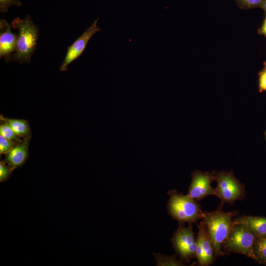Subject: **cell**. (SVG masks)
<instances>
[{"mask_svg":"<svg viewBox=\"0 0 266 266\" xmlns=\"http://www.w3.org/2000/svg\"><path fill=\"white\" fill-rule=\"evenodd\" d=\"M258 90L261 93L266 91V62L264 63L262 69L258 73Z\"/></svg>","mask_w":266,"mask_h":266,"instance_id":"d6986e66","label":"cell"},{"mask_svg":"<svg viewBox=\"0 0 266 266\" xmlns=\"http://www.w3.org/2000/svg\"><path fill=\"white\" fill-rule=\"evenodd\" d=\"M16 143L0 134V154H6Z\"/></svg>","mask_w":266,"mask_h":266,"instance_id":"ac0fdd59","label":"cell"},{"mask_svg":"<svg viewBox=\"0 0 266 266\" xmlns=\"http://www.w3.org/2000/svg\"><path fill=\"white\" fill-rule=\"evenodd\" d=\"M22 3L19 0H0V11L7 12L8 8L12 5L20 6Z\"/></svg>","mask_w":266,"mask_h":266,"instance_id":"ffe728a7","label":"cell"},{"mask_svg":"<svg viewBox=\"0 0 266 266\" xmlns=\"http://www.w3.org/2000/svg\"><path fill=\"white\" fill-rule=\"evenodd\" d=\"M265 139L266 140V131H265Z\"/></svg>","mask_w":266,"mask_h":266,"instance_id":"603a6c76","label":"cell"},{"mask_svg":"<svg viewBox=\"0 0 266 266\" xmlns=\"http://www.w3.org/2000/svg\"><path fill=\"white\" fill-rule=\"evenodd\" d=\"M256 237L255 235L245 226L233 225L222 245V250L226 253L240 254L254 260L253 245Z\"/></svg>","mask_w":266,"mask_h":266,"instance_id":"5b68a950","label":"cell"},{"mask_svg":"<svg viewBox=\"0 0 266 266\" xmlns=\"http://www.w3.org/2000/svg\"><path fill=\"white\" fill-rule=\"evenodd\" d=\"M199 232L197 240L200 242L204 255V266L212 265L215 259L214 252L209 236L202 224L200 222L197 224Z\"/></svg>","mask_w":266,"mask_h":266,"instance_id":"7c38bea8","label":"cell"},{"mask_svg":"<svg viewBox=\"0 0 266 266\" xmlns=\"http://www.w3.org/2000/svg\"><path fill=\"white\" fill-rule=\"evenodd\" d=\"M0 134L14 142H19L23 139L18 136L9 125L1 118H0Z\"/></svg>","mask_w":266,"mask_h":266,"instance_id":"9a60e30c","label":"cell"},{"mask_svg":"<svg viewBox=\"0 0 266 266\" xmlns=\"http://www.w3.org/2000/svg\"><path fill=\"white\" fill-rule=\"evenodd\" d=\"M11 26L18 30V33L16 49L11 56V61L29 63L36 46L38 28L28 15L23 19L15 18Z\"/></svg>","mask_w":266,"mask_h":266,"instance_id":"7a4b0ae2","label":"cell"},{"mask_svg":"<svg viewBox=\"0 0 266 266\" xmlns=\"http://www.w3.org/2000/svg\"><path fill=\"white\" fill-rule=\"evenodd\" d=\"M214 181L217 183L214 188L215 196L221 200L218 208H222L225 203L232 205L235 201L242 200L246 194L245 186L230 171H213Z\"/></svg>","mask_w":266,"mask_h":266,"instance_id":"277c9868","label":"cell"},{"mask_svg":"<svg viewBox=\"0 0 266 266\" xmlns=\"http://www.w3.org/2000/svg\"><path fill=\"white\" fill-rule=\"evenodd\" d=\"M238 214L236 210L224 212L219 208L213 211L202 212L200 222L210 239L215 259L225 255L222 245L233 226V217Z\"/></svg>","mask_w":266,"mask_h":266,"instance_id":"6da1fadb","label":"cell"},{"mask_svg":"<svg viewBox=\"0 0 266 266\" xmlns=\"http://www.w3.org/2000/svg\"><path fill=\"white\" fill-rule=\"evenodd\" d=\"M167 194L169 196L167 205L168 213L179 224H197V221L201 219L202 211L197 200L187 194L179 193L176 190H170Z\"/></svg>","mask_w":266,"mask_h":266,"instance_id":"3957f363","label":"cell"},{"mask_svg":"<svg viewBox=\"0 0 266 266\" xmlns=\"http://www.w3.org/2000/svg\"><path fill=\"white\" fill-rule=\"evenodd\" d=\"M191 176L187 194L189 196L198 201L208 196H215L214 188L211 186V183L214 181L213 172H203L195 169L191 173Z\"/></svg>","mask_w":266,"mask_h":266,"instance_id":"52a82bcc","label":"cell"},{"mask_svg":"<svg viewBox=\"0 0 266 266\" xmlns=\"http://www.w3.org/2000/svg\"><path fill=\"white\" fill-rule=\"evenodd\" d=\"M264 10L266 14V0H263L262 6L261 7Z\"/></svg>","mask_w":266,"mask_h":266,"instance_id":"7402d4cb","label":"cell"},{"mask_svg":"<svg viewBox=\"0 0 266 266\" xmlns=\"http://www.w3.org/2000/svg\"><path fill=\"white\" fill-rule=\"evenodd\" d=\"M254 261L266 265V236L256 237L253 245Z\"/></svg>","mask_w":266,"mask_h":266,"instance_id":"5bb4252c","label":"cell"},{"mask_svg":"<svg viewBox=\"0 0 266 266\" xmlns=\"http://www.w3.org/2000/svg\"><path fill=\"white\" fill-rule=\"evenodd\" d=\"M258 33L259 34H263L266 37V14L262 26L258 30Z\"/></svg>","mask_w":266,"mask_h":266,"instance_id":"44dd1931","label":"cell"},{"mask_svg":"<svg viewBox=\"0 0 266 266\" xmlns=\"http://www.w3.org/2000/svg\"><path fill=\"white\" fill-rule=\"evenodd\" d=\"M31 137L17 142L7 152L3 160L13 168L21 167L29 158V146Z\"/></svg>","mask_w":266,"mask_h":266,"instance_id":"30bf717a","label":"cell"},{"mask_svg":"<svg viewBox=\"0 0 266 266\" xmlns=\"http://www.w3.org/2000/svg\"><path fill=\"white\" fill-rule=\"evenodd\" d=\"M233 225H241L250 230L256 237L266 236V217L242 215L233 219Z\"/></svg>","mask_w":266,"mask_h":266,"instance_id":"8fae6325","label":"cell"},{"mask_svg":"<svg viewBox=\"0 0 266 266\" xmlns=\"http://www.w3.org/2000/svg\"><path fill=\"white\" fill-rule=\"evenodd\" d=\"M171 242L180 260L183 263H189L196 257L197 242L192 224H189L187 227L179 224L173 233Z\"/></svg>","mask_w":266,"mask_h":266,"instance_id":"8992f818","label":"cell"},{"mask_svg":"<svg viewBox=\"0 0 266 266\" xmlns=\"http://www.w3.org/2000/svg\"><path fill=\"white\" fill-rule=\"evenodd\" d=\"M98 20L99 19L96 20L73 44L68 47L65 58L60 67L61 71L67 70L68 65L82 54L93 35L100 31L97 25Z\"/></svg>","mask_w":266,"mask_h":266,"instance_id":"ba28073f","label":"cell"},{"mask_svg":"<svg viewBox=\"0 0 266 266\" xmlns=\"http://www.w3.org/2000/svg\"><path fill=\"white\" fill-rule=\"evenodd\" d=\"M13 130L15 133L22 139L31 137V130L28 122L24 119H11L0 116Z\"/></svg>","mask_w":266,"mask_h":266,"instance_id":"4fadbf2b","label":"cell"},{"mask_svg":"<svg viewBox=\"0 0 266 266\" xmlns=\"http://www.w3.org/2000/svg\"><path fill=\"white\" fill-rule=\"evenodd\" d=\"M15 169L3 160L0 162V182L6 181Z\"/></svg>","mask_w":266,"mask_h":266,"instance_id":"e0dca14e","label":"cell"},{"mask_svg":"<svg viewBox=\"0 0 266 266\" xmlns=\"http://www.w3.org/2000/svg\"><path fill=\"white\" fill-rule=\"evenodd\" d=\"M238 7L244 10L261 7L263 0H234Z\"/></svg>","mask_w":266,"mask_h":266,"instance_id":"2e32d148","label":"cell"},{"mask_svg":"<svg viewBox=\"0 0 266 266\" xmlns=\"http://www.w3.org/2000/svg\"><path fill=\"white\" fill-rule=\"evenodd\" d=\"M12 26L4 19L0 20V57L10 62L16 49L17 36L11 31Z\"/></svg>","mask_w":266,"mask_h":266,"instance_id":"9c48e42d","label":"cell"}]
</instances>
